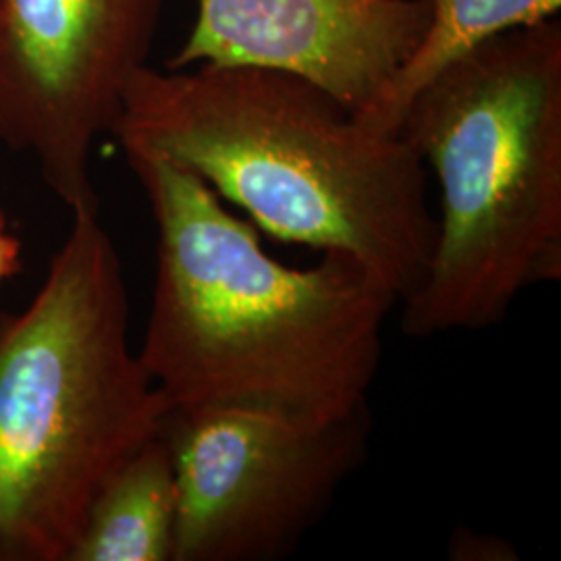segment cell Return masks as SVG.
<instances>
[{
    "label": "cell",
    "mask_w": 561,
    "mask_h": 561,
    "mask_svg": "<svg viewBox=\"0 0 561 561\" xmlns=\"http://www.w3.org/2000/svg\"><path fill=\"white\" fill-rule=\"evenodd\" d=\"M178 486L161 433L104 482L67 561H173Z\"/></svg>",
    "instance_id": "cell-8"
},
{
    "label": "cell",
    "mask_w": 561,
    "mask_h": 561,
    "mask_svg": "<svg viewBox=\"0 0 561 561\" xmlns=\"http://www.w3.org/2000/svg\"><path fill=\"white\" fill-rule=\"evenodd\" d=\"M431 18L421 44L375 102L358 113L382 129H400L405 104L447 62L512 27L553 20L561 0H426Z\"/></svg>",
    "instance_id": "cell-9"
},
{
    "label": "cell",
    "mask_w": 561,
    "mask_h": 561,
    "mask_svg": "<svg viewBox=\"0 0 561 561\" xmlns=\"http://www.w3.org/2000/svg\"><path fill=\"white\" fill-rule=\"evenodd\" d=\"M449 558L456 561H507L518 560L516 549L493 535H479L470 530H458L451 537Z\"/></svg>",
    "instance_id": "cell-10"
},
{
    "label": "cell",
    "mask_w": 561,
    "mask_h": 561,
    "mask_svg": "<svg viewBox=\"0 0 561 561\" xmlns=\"http://www.w3.org/2000/svg\"><path fill=\"white\" fill-rule=\"evenodd\" d=\"M71 217L41 291L0 314V561H67L104 482L171 410L131 350L101 215Z\"/></svg>",
    "instance_id": "cell-4"
},
{
    "label": "cell",
    "mask_w": 561,
    "mask_h": 561,
    "mask_svg": "<svg viewBox=\"0 0 561 561\" xmlns=\"http://www.w3.org/2000/svg\"><path fill=\"white\" fill-rule=\"evenodd\" d=\"M125 154L201 178L261 233L341 252L405 300L428 268L437 217L426 164L333 94L259 67H141L111 131Z\"/></svg>",
    "instance_id": "cell-2"
},
{
    "label": "cell",
    "mask_w": 561,
    "mask_h": 561,
    "mask_svg": "<svg viewBox=\"0 0 561 561\" xmlns=\"http://www.w3.org/2000/svg\"><path fill=\"white\" fill-rule=\"evenodd\" d=\"M370 401L331 422L243 408H171L173 561H273L321 522L370 443Z\"/></svg>",
    "instance_id": "cell-5"
},
{
    "label": "cell",
    "mask_w": 561,
    "mask_h": 561,
    "mask_svg": "<svg viewBox=\"0 0 561 561\" xmlns=\"http://www.w3.org/2000/svg\"><path fill=\"white\" fill-rule=\"evenodd\" d=\"M162 0H0V141L71 215H101L90 161L146 67Z\"/></svg>",
    "instance_id": "cell-6"
},
{
    "label": "cell",
    "mask_w": 561,
    "mask_h": 561,
    "mask_svg": "<svg viewBox=\"0 0 561 561\" xmlns=\"http://www.w3.org/2000/svg\"><path fill=\"white\" fill-rule=\"evenodd\" d=\"M400 129L442 187L428 268L400 301L408 337L489 329L526 289L561 279L560 21L447 62Z\"/></svg>",
    "instance_id": "cell-3"
},
{
    "label": "cell",
    "mask_w": 561,
    "mask_h": 561,
    "mask_svg": "<svg viewBox=\"0 0 561 561\" xmlns=\"http://www.w3.org/2000/svg\"><path fill=\"white\" fill-rule=\"evenodd\" d=\"M21 256V240L9 229V221L0 210V287L15 275H20Z\"/></svg>",
    "instance_id": "cell-11"
},
{
    "label": "cell",
    "mask_w": 561,
    "mask_h": 561,
    "mask_svg": "<svg viewBox=\"0 0 561 561\" xmlns=\"http://www.w3.org/2000/svg\"><path fill=\"white\" fill-rule=\"evenodd\" d=\"M428 18L426 0H198L167 69H273L362 113L412 57Z\"/></svg>",
    "instance_id": "cell-7"
},
{
    "label": "cell",
    "mask_w": 561,
    "mask_h": 561,
    "mask_svg": "<svg viewBox=\"0 0 561 561\" xmlns=\"http://www.w3.org/2000/svg\"><path fill=\"white\" fill-rule=\"evenodd\" d=\"M157 225L141 364L171 408H243L331 422L368 403L400 304L362 262L271 256L261 231L194 173L125 154Z\"/></svg>",
    "instance_id": "cell-1"
}]
</instances>
